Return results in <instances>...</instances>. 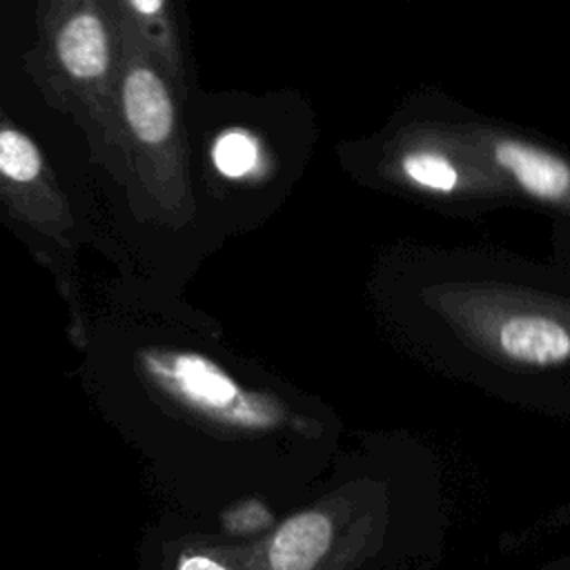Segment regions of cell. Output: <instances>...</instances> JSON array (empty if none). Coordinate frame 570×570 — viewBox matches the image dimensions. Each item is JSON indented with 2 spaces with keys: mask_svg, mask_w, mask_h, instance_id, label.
<instances>
[{
  "mask_svg": "<svg viewBox=\"0 0 570 570\" xmlns=\"http://www.w3.org/2000/svg\"><path fill=\"white\" fill-rule=\"evenodd\" d=\"M29 58L47 100L85 127L94 151L120 156L122 29L114 0H42L40 36Z\"/></svg>",
  "mask_w": 570,
  "mask_h": 570,
  "instance_id": "cell-1",
  "label": "cell"
},
{
  "mask_svg": "<svg viewBox=\"0 0 570 570\" xmlns=\"http://www.w3.org/2000/svg\"><path fill=\"white\" fill-rule=\"evenodd\" d=\"M120 18V16H118ZM122 29V65L118 76V131L125 167L158 189L174 183L180 167L176 102L167 76L129 24Z\"/></svg>",
  "mask_w": 570,
  "mask_h": 570,
  "instance_id": "cell-2",
  "label": "cell"
},
{
  "mask_svg": "<svg viewBox=\"0 0 570 570\" xmlns=\"http://www.w3.org/2000/svg\"><path fill=\"white\" fill-rule=\"evenodd\" d=\"M145 370L174 401L198 416L240 430L276 423V407L243 390L220 365L194 352H147Z\"/></svg>",
  "mask_w": 570,
  "mask_h": 570,
  "instance_id": "cell-3",
  "label": "cell"
},
{
  "mask_svg": "<svg viewBox=\"0 0 570 570\" xmlns=\"http://www.w3.org/2000/svg\"><path fill=\"white\" fill-rule=\"evenodd\" d=\"M481 336L501 358L517 365L548 367L570 361V325L546 312H501Z\"/></svg>",
  "mask_w": 570,
  "mask_h": 570,
  "instance_id": "cell-4",
  "label": "cell"
},
{
  "mask_svg": "<svg viewBox=\"0 0 570 570\" xmlns=\"http://www.w3.org/2000/svg\"><path fill=\"white\" fill-rule=\"evenodd\" d=\"M334 528L327 514L305 510L289 517L267 546L269 570H314L332 546Z\"/></svg>",
  "mask_w": 570,
  "mask_h": 570,
  "instance_id": "cell-5",
  "label": "cell"
},
{
  "mask_svg": "<svg viewBox=\"0 0 570 570\" xmlns=\"http://www.w3.org/2000/svg\"><path fill=\"white\" fill-rule=\"evenodd\" d=\"M494 160L539 200H563L570 191V167L537 147L521 145L517 140H501L494 147Z\"/></svg>",
  "mask_w": 570,
  "mask_h": 570,
  "instance_id": "cell-6",
  "label": "cell"
},
{
  "mask_svg": "<svg viewBox=\"0 0 570 570\" xmlns=\"http://www.w3.org/2000/svg\"><path fill=\"white\" fill-rule=\"evenodd\" d=\"M118 16L140 38L151 60L169 78L178 73V53L169 22L167 0H114Z\"/></svg>",
  "mask_w": 570,
  "mask_h": 570,
  "instance_id": "cell-7",
  "label": "cell"
},
{
  "mask_svg": "<svg viewBox=\"0 0 570 570\" xmlns=\"http://www.w3.org/2000/svg\"><path fill=\"white\" fill-rule=\"evenodd\" d=\"M403 174L419 187L450 194L459 185V171L456 167L441 154L434 151H412L405 154L401 160Z\"/></svg>",
  "mask_w": 570,
  "mask_h": 570,
  "instance_id": "cell-8",
  "label": "cell"
},
{
  "mask_svg": "<svg viewBox=\"0 0 570 570\" xmlns=\"http://www.w3.org/2000/svg\"><path fill=\"white\" fill-rule=\"evenodd\" d=\"M212 160L223 176L243 178L258 163V145L247 131L229 129L216 138Z\"/></svg>",
  "mask_w": 570,
  "mask_h": 570,
  "instance_id": "cell-9",
  "label": "cell"
},
{
  "mask_svg": "<svg viewBox=\"0 0 570 570\" xmlns=\"http://www.w3.org/2000/svg\"><path fill=\"white\" fill-rule=\"evenodd\" d=\"M178 570H229V568H225L223 563L205 554H187L180 559Z\"/></svg>",
  "mask_w": 570,
  "mask_h": 570,
  "instance_id": "cell-10",
  "label": "cell"
}]
</instances>
